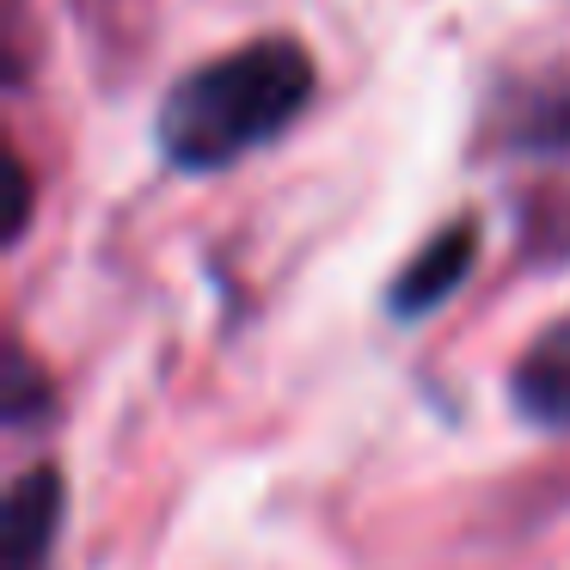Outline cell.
<instances>
[{
    "label": "cell",
    "instance_id": "1",
    "mask_svg": "<svg viewBox=\"0 0 570 570\" xmlns=\"http://www.w3.org/2000/svg\"><path fill=\"white\" fill-rule=\"evenodd\" d=\"M313 99V56L288 38H258L190 68L160 99V154L185 173H222L276 141Z\"/></svg>",
    "mask_w": 570,
    "mask_h": 570
},
{
    "label": "cell",
    "instance_id": "2",
    "mask_svg": "<svg viewBox=\"0 0 570 570\" xmlns=\"http://www.w3.org/2000/svg\"><path fill=\"white\" fill-rule=\"evenodd\" d=\"M68 515V484L56 466H31L13 479L0 509V570H50Z\"/></svg>",
    "mask_w": 570,
    "mask_h": 570
},
{
    "label": "cell",
    "instance_id": "3",
    "mask_svg": "<svg viewBox=\"0 0 570 570\" xmlns=\"http://www.w3.org/2000/svg\"><path fill=\"white\" fill-rule=\"evenodd\" d=\"M472 258H479V227L472 222L442 227V234H435L430 246L393 276V288H386V313H393V320H423V313H435L460 283H466Z\"/></svg>",
    "mask_w": 570,
    "mask_h": 570
},
{
    "label": "cell",
    "instance_id": "4",
    "mask_svg": "<svg viewBox=\"0 0 570 570\" xmlns=\"http://www.w3.org/2000/svg\"><path fill=\"white\" fill-rule=\"evenodd\" d=\"M509 399H515L521 423L546 435H570V320L540 332L521 350L515 374H509Z\"/></svg>",
    "mask_w": 570,
    "mask_h": 570
},
{
    "label": "cell",
    "instance_id": "5",
    "mask_svg": "<svg viewBox=\"0 0 570 570\" xmlns=\"http://www.w3.org/2000/svg\"><path fill=\"white\" fill-rule=\"evenodd\" d=\"M38 411H50V386L31 374L26 350H13V362H7V423H13V430H26Z\"/></svg>",
    "mask_w": 570,
    "mask_h": 570
},
{
    "label": "cell",
    "instance_id": "6",
    "mask_svg": "<svg viewBox=\"0 0 570 570\" xmlns=\"http://www.w3.org/2000/svg\"><path fill=\"white\" fill-rule=\"evenodd\" d=\"M7 178H13V203H7V234H26V215H31V178H26V166H7Z\"/></svg>",
    "mask_w": 570,
    "mask_h": 570
}]
</instances>
